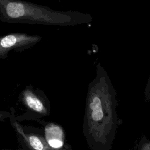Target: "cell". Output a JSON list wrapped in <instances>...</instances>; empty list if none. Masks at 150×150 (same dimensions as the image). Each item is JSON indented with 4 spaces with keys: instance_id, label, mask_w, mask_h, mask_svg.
Listing matches in <instances>:
<instances>
[{
    "instance_id": "cell-1",
    "label": "cell",
    "mask_w": 150,
    "mask_h": 150,
    "mask_svg": "<svg viewBox=\"0 0 150 150\" xmlns=\"http://www.w3.org/2000/svg\"><path fill=\"white\" fill-rule=\"evenodd\" d=\"M115 93L104 69L97 66L96 76L88 85L83 131L93 150L110 148L116 132Z\"/></svg>"
},
{
    "instance_id": "cell-2",
    "label": "cell",
    "mask_w": 150,
    "mask_h": 150,
    "mask_svg": "<svg viewBox=\"0 0 150 150\" xmlns=\"http://www.w3.org/2000/svg\"><path fill=\"white\" fill-rule=\"evenodd\" d=\"M0 20L9 23L70 26L90 22L89 14L74 11H56L23 0H0Z\"/></svg>"
},
{
    "instance_id": "cell-3",
    "label": "cell",
    "mask_w": 150,
    "mask_h": 150,
    "mask_svg": "<svg viewBox=\"0 0 150 150\" xmlns=\"http://www.w3.org/2000/svg\"><path fill=\"white\" fill-rule=\"evenodd\" d=\"M17 105L20 106L19 114H15L16 120L38 121L47 117L50 113V103L45 92L39 88L28 85L20 93L17 100ZM15 112V110H14Z\"/></svg>"
},
{
    "instance_id": "cell-4",
    "label": "cell",
    "mask_w": 150,
    "mask_h": 150,
    "mask_svg": "<svg viewBox=\"0 0 150 150\" xmlns=\"http://www.w3.org/2000/svg\"><path fill=\"white\" fill-rule=\"evenodd\" d=\"M9 121L16 135L18 143L25 149L49 150L52 149L48 145L44 134L39 132V129L21 125L15 116L14 108L11 107Z\"/></svg>"
},
{
    "instance_id": "cell-5",
    "label": "cell",
    "mask_w": 150,
    "mask_h": 150,
    "mask_svg": "<svg viewBox=\"0 0 150 150\" xmlns=\"http://www.w3.org/2000/svg\"><path fill=\"white\" fill-rule=\"evenodd\" d=\"M42 40L39 35L26 33H11L0 36V59H5L11 50L20 52L31 48Z\"/></svg>"
},
{
    "instance_id": "cell-6",
    "label": "cell",
    "mask_w": 150,
    "mask_h": 150,
    "mask_svg": "<svg viewBox=\"0 0 150 150\" xmlns=\"http://www.w3.org/2000/svg\"><path fill=\"white\" fill-rule=\"evenodd\" d=\"M44 135L52 149H61L64 146V131L59 125L49 122L45 126Z\"/></svg>"
},
{
    "instance_id": "cell-7",
    "label": "cell",
    "mask_w": 150,
    "mask_h": 150,
    "mask_svg": "<svg viewBox=\"0 0 150 150\" xmlns=\"http://www.w3.org/2000/svg\"><path fill=\"white\" fill-rule=\"evenodd\" d=\"M11 114V112L6 111H0V121H3L7 118H9Z\"/></svg>"
},
{
    "instance_id": "cell-8",
    "label": "cell",
    "mask_w": 150,
    "mask_h": 150,
    "mask_svg": "<svg viewBox=\"0 0 150 150\" xmlns=\"http://www.w3.org/2000/svg\"><path fill=\"white\" fill-rule=\"evenodd\" d=\"M141 149H150V142H148L145 144V145H142L141 147Z\"/></svg>"
}]
</instances>
